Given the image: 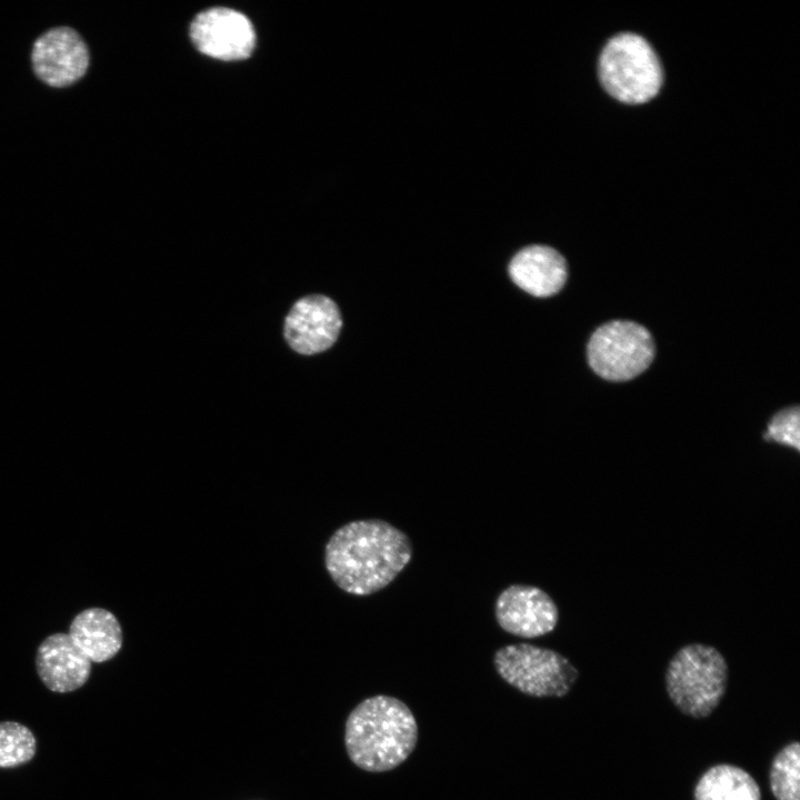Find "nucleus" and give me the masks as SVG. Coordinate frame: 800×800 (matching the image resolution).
Segmentation results:
<instances>
[{
    "instance_id": "f257e3e1",
    "label": "nucleus",
    "mask_w": 800,
    "mask_h": 800,
    "mask_svg": "<svg viewBox=\"0 0 800 800\" xmlns=\"http://www.w3.org/2000/svg\"><path fill=\"white\" fill-rule=\"evenodd\" d=\"M409 537L381 519L354 520L340 527L324 547L332 581L354 596H369L391 583L410 562Z\"/></svg>"
},
{
    "instance_id": "f03ea898",
    "label": "nucleus",
    "mask_w": 800,
    "mask_h": 800,
    "mask_svg": "<svg viewBox=\"0 0 800 800\" xmlns=\"http://www.w3.org/2000/svg\"><path fill=\"white\" fill-rule=\"evenodd\" d=\"M418 742V724L409 707L390 696L361 701L348 716L344 744L350 760L369 772L403 763Z\"/></svg>"
},
{
    "instance_id": "7ed1b4c3",
    "label": "nucleus",
    "mask_w": 800,
    "mask_h": 800,
    "mask_svg": "<svg viewBox=\"0 0 800 800\" xmlns=\"http://www.w3.org/2000/svg\"><path fill=\"white\" fill-rule=\"evenodd\" d=\"M728 676L727 661L718 649L689 643L679 649L668 663L667 693L680 712L704 719L720 704Z\"/></svg>"
},
{
    "instance_id": "20e7f679",
    "label": "nucleus",
    "mask_w": 800,
    "mask_h": 800,
    "mask_svg": "<svg viewBox=\"0 0 800 800\" xmlns=\"http://www.w3.org/2000/svg\"><path fill=\"white\" fill-rule=\"evenodd\" d=\"M598 77L609 96L627 104L648 102L663 81L656 51L643 37L631 32L606 42L598 59Z\"/></svg>"
},
{
    "instance_id": "39448f33",
    "label": "nucleus",
    "mask_w": 800,
    "mask_h": 800,
    "mask_svg": "<svg viewBox=\"0 0 800 800\" xmlns=\"http://www.w3.org/2000/svg\"><path fill=\"white\" fill-rule=\"evenodd\" d=\"M498 674L520 692L536 698L566 697L579 671L559 652L530 643L508 644L493 656Z\"/></svg>"
},
{
    "instance_id": "423d86ee",
    "label": "nucleus",
    "mask_w": 800,
    "mask_h": 800,
    "mask_svg": "<svg viewBox=\"0 0 800 800\" xmlns=\"http://www.w3.org/2000/svg\"><path fill=\"white\" fill-rule=\"evenodd\" d=\"M592 370L610 381H627L642 373L654 357L650 332L641 324L616 320L600 326L587 348Z\"/></svg>"
},
{
    "instance_id": "0eeeda50",
    "label": "nucleus",
    "mask_w": 800,
    "mask_h": 800,
    "mask_svg": "<svg viewBox=\"0 0 800 800\" xmlns=\"http://www.w3.org/2000/svg\"><path fill=\"white\" fill-rule=\"evenodd\" d=\"M190 37L200 52L224 61L248 58L256 44L249 19L228 8L199 13L191 23Z\"/></svg>"
},
{
    "instance_id": "6e6552de",
    "label": "nucleus",
    "mask_w": 800,
    "mask_h": 800,
    "mask_svg": "<svg viewBox=\"0 0 800 800\" xmlns=\"http://www.w3.org/2000/svg\"><path fill=\"white\" fill-rule=\"evenodd\" d=\"M494 614L504 631L526 639L551 632L559 620L553 599L542 589L526 584L503 589L496 600Z\"/></svg>"
},
{
    "instance_id": "1a4fd4ad",
    "label": "nucleus",
    "mask_w": 800,
    "mask_h": 800,
    "mask_svg": "<svg viewBox=\"0 0 800 800\" xmlns=\"http://www.w3.org/2000/svg\"><path fill=\"white\" fill-rule=\"evenodd\" d=\"M31 61L40 80L50 87L62 88L83 77L89 66V52L73 29L58 27L37 39Z\"/></svg>"
},
{
    "instance_id": "9d476101",
    "label": "nucleus",
    "mask_w": 800,
    "mask_h": 800,
    "mask_svg": "<svg viewBox=\"0 0 800 800\" xmlns=\"http://www.w3.org/2000/svg\"><path fill=\"white\" fill-rule=\"evenodd\" d=\"M341 324L340 311L330 298L307 296L298 300L288 313L284 337L298 353H319L336 342Z\"/></svg>"
},
{
    "instance_id": "9b49d317",
    "label": "nucleus",
    "mask_w": 800,
    "mask_h": 800,
    "mask_svg": "<svg viewBox=\"0 0 800 800\" xmlns=\"http://www.w3.org/2000/svg\"><path fill=\"white\" fill-rule=\"evenodd\" d=\"M36 667L43 684L58 693L81 688L91 672L90 660L64 632L52 633L41 641L36 653Z\"/></svg>"
},
{
    "instance_id": "f8f14e48",
    "label": "nucleus",
    "mask_w": 800,
    "mask_h": 800,
    "mask_svg": "<svg viewBox=\"0 0 800 800\" xmlns=\"http://www.w3.org/2000/svg\"><path fill=\"white\" fill-rule=\"evenodd\" d=\"M513 282L526 292L550 297L559 292L568 277L564 258L553 248L532 244L521 249L509 264Z\"/></svg>"
},
{
    "instance_id": "ddd939ff",
    "label": "nucleus",
    "mask_w": 800,
    "mask_h": 800,
    "mask_svg": "<svg viewBox=\"0 0 800 800\" xmlns=\"http://www.w3.org/2000/svg\"><path fill=\"white\" fill-rule=\"evenodd\" d=\"M68 634L90 662L97 663L112 659L123 640L116 616L99 607L79 612L71 621Z\"/></svg>"
},
{
    "instance_id": "4468645a",
    "label": "nucleus",
    "mask_w": 800,
    "mask_h": 800,
    "mask_svg": "<svg viewBox=\"0 0 800 800\" xmlns=\"http://www.w3.org/2000/svg\"><path fill=\"white\" fill-rule=\"evenodd\" d=\"M694 800H761V790L744 769L719 763L706 770L693 790Z\"/></svg>"
},
{
    "instance_id": "2eb2a0df",
    "label": "nucleus",
    "mask_w": 800,
    "mask_h": 800,
    "mask_svg": "<svg viewBox=\"0 0 800 800\" xmlns=\"http://www.w3.org/2000/svg\"><path fill=\"white\" fill-rule=\"evenodd\" d=\"M769 786L776 800H800V744L793 741L772 759Z\"/></svg>"
},
{
    "instance_id": "dca6fc26",
    "label": "nucleus",
    "mask_w": 800,
    "mask_h": 800,
    "mask_svg": "<svg viewBox=\"0 0 800 800\" xmlns=\"http://www.w3.org/2000/svg\"><path fill=\"white\" fill-rule=\"evenodd\" d=\"M34 734L16 721L0 722V768H16L29 762L36 754Z\"/></svg>"
},
{
    "instance_id": "f3484780",
    "label": "nucleus",
    "mask_w": 800,
    "mask_h": 800,
    "mask_svg": "<svg viewBox=\"0 0 800 800\" xmlns=\"http://www.w3.org/2000/svg\"><path fill=\"white\" fill-rule=\"evenodd\" d=\"M764 440L774 441L800 450V409L798 406L776 413L763 434Z\"/></svg>"
}]
</instances>
